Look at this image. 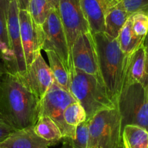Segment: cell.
<instances>
[{"instance_id":"6","label":"cell","mask_w":148,"mask_h":148,"mask_svg":"<svg viewBox=\"0 0 148 148\" xmlns=\"http://www.w3.org/2000/svg\"><path fill=\"white\" fill-rule=\"evenodd\" d=\"M76 101L70 92L53 81L45 95L40 100L39 117L45 115L51 118L59 126L63 136L62 139H72L75 135L76 127H71L65 123L64 112L69 104Z\"/></svg>"},{"instance_id":"28","label":"cell","mask_w":148,"mask_h":148,"mask_svg":"<svg viewBox=\"0 0 148 148\" xmlns=\"http://www.w3.org/2000/svg\"><path fill=\"white\" fill-rule=\"evenodd\" d=\"M12 0H0V15L7 20V15Z\"/></svg>"},{"instance_id":"34","label":"cell","mask_w":148,"mask_h":148,"mask_svg":"<svg viewBox=\"0 0 148 148\" xmlns=\"http://www.w3.org/2000/svg\"><path fill=\"white\" fill-rule=\"evenodd\" d=\"M61 148H72V147L69 146V145H66V144H62V147Z\"/></svg>"},{"instance_id":"14","label":"cell","mask_w":148,"mask_h":148,"mask_svg":"<svg viewBox=\"0 0 148 148\" xmlns=\"http://www.w3.org/2000/svg\"><path fill=\"white\" fill-rule=\"evenodd\" d=\"M50 145L39 137L33 126L16 130L0 142V148H49Z\"/></svg>"},{"instance_id":"17","label":"cell","mask_w":148,"mask_h":148,"mask_svg":"<svg viewBox=\"0 0 148 148\" xmlns=\"http://www.w3.org/2000/svg\"><path fill=\"white\" fill-rule=\"evenodd\" d=\"M35 133L49 144V145H57L62 142L63 138L59 126L48 116H40L33 126Z\"/></svg>"},{"instance_id":"26","label":"cell","mask_w":148,"mask_h":148,"mask_svg":"<svg viewBox=\"0 0 148 148\" xmlns=\"http://www.w3.org/2000/svg\"><path fill=\"white\" fill-rule=\"evenodd\" d=\"M115 5L121 7L131 15L137 12L148 15V0H120Z\"/></svg>"},{"instance_id":"24","label":"cell","mask_w":148,"mask_h":148,"mask_svg":"<svg viewBox=\"0 0 148 148\" xmlns=\"http://www.w3.org/2000/svg\"><path fill=\"white\" fill-rule=\"evenodd\" d=\"M89 139V120L78 125L72 139H62V144H66L72 148H88Z\"/></svg>"},{"instance_id":"27","label":"cell","mask_w":148,"mask_h":148,"mask_svg":"<svg viewBox=\"0 0 148 148\" xmlns=\"http://www.w3.org/2000/svg\"><path fill=\"white\" fill-rule=\"evenodd\" d=\"M17 129L11 124L7 118L0 111V142L5 139Z\"/></svg>"},{"instance_id":"31","label":"cell","mask_w":148,"mask_h":148,"mask_svg":"<svg viewBox=\"0 0 148 148\" xmlns=\"http://www.w3.org/2000/svg\"><path fill=\"white\" fill-rule=\"evenodd\" d=\"M6 72H7V70H6L4 64L1 62H0V78H1V75H2L4 73H5Z\"/></svg>"},{"instance_id":"36","label":"cell","mask_w":148,"mask_h":148,"mask_svg":"<svg viewBox=\"0 0 148 148\" xmlns=\"http://www.w3.org/2000/svg\"><path fill=\"white\" fill-rule=\"evenodd\" d=\"M0 62H1V60H0Z\"/></svg>"},{"instance_id":"10","label":"cell","mask_w":148,"mask_h":148,"mask_svg":"<svg viewBox=\"0 0 148 148\" xmlns=\"http://www.w3.org/2000/svg\"><path fill=\"white\" fill-rule=\"evenodd\" d=\"M20 36L27 68L40 55L43 41L41 26L35 23L27 10L19 12Z\"/></svg>"},{"instance_id":"18","label":"cell","mask_w":148,"mask_h":148,"mask_svg":"<svg viewBox=\"0 0 148 148\" xmlns=\"http://www.w3.org/2000/svg\"><path fill=\"white\" fill-rule=\"evenodd\" d=\"M124 148H148V131L137 125L128 124L121 131Z\"/></svg>"},{"instance_id":"19","label":"cell","mask_w":148,"mask_h":148,"mask_svg":"<svg viewBox=\"0 0 148 148\" xmlns=\"http://www.w3.org/2000/svg\"><path fill=\"white\" fill-rule=\"evenodd\" d=\"M131 15L118 5H114L108 10L105 19V33L117 39L121 28Z\"/></svg>"},{"instance_id":"32","label":"cell","mask_w":148,"mask_h":148,"mask_svg":"<svg viewBox=\"0 0 148 148\" xmlns=\"http://www.w3.org/2000/svg\"><path fill=\"white\" fill-rule=\"evenodd\" d=\"M51 3L52 4V5L54 7L55 9L57 10L58 7H59V0H49Z\"/></svg>"},{"instance_id":"30","label":"cell","mask_w":148,"mask_h":148,"mask_svg":"<svg viewBox=\"0 0 148 148\" xmlns=\"http://www.w3.org/2000/svg\"><path fill=\"white\" fill-rule=\"evenodd\" d=\"M20 10H27L30 0H17Z\"/></svg>"},{"instance_id":"23","label":"cell","mask_w":148,"mask_h":148,"mask_svg":"<svg viewBox=\"0 0 148 148\" xmlns=\"http://www.w3.org/2000/svg\"><path fill=\"white\" fill-rule=\"evenodd\" d=\"M64 119L68 126L75 128L87 120V115L83 107L76 101L66 107L64 112Z\"/></svg>"},{"instance_id":"13","label":"cell","mask_w":148,"mask_h":148,"mask_svg":"<svg viewBox=\"0 0 148 148\" xmlns=\"http://www.w3.org/2000/svg\"><path fill=\"white\" fill-rule=\"evenodd\" d=\"M84 16L92 35L105 31V19L110 4L106 0H79Z\"/></svg>"},{"instance_id":"12","label":"cell","mask_w":148,"mask_h":148,"mask_svg":"<svg viewBox=\"0 0 148 148\" xmlns=\"http://www.w3.org/2000/svg\"><path fill=\"white\" fill-rule=\"evenodd\" d=\"M19 12L17 0H12L7 15V26L10 46L15 58L17 73H22L26 71L27 65L20 36Z\"/></svg>"},{"instance_id":"3","label":"cell","mask_w":148,"mask_h":148,"mask_svg":"<svg viewBox=\"0 0 148 148\" xmlns=\"http://www.w3.org/2000/svg\"><path fill=\"white\" fill-rule=\"evenodd\" d=\"M69 78L70 93L85 109L87 120L101 110L117 107L102 79L75 68Z\"/></svg>"},{"instance_id":"22","label":"cell","mask_w":148,"mask_h":148,"mask_svg":"<svg viewBox=\"0 0 148 148\" xmlns=\"http://www.w3.org/2000/svg\"><path fill=\"white\" fill-rule=\"evenodd\" d=\"M54 9L49 0H30L27 11L35 23L42 26L51 12Z\"/></svg>"},{"instance_id":"1","label":"cell","mask_w":148,"mask_h":148,"mask_svg":"<svg viewBox=\"0 0 148 148\" xmlns=\"http://www.w3.org/2000/svg\"><path fill=\"white\" fill-rule=\"evenodd\" d=\"M40 99L17 73L0 78V111L17 130L33 126L39 117Z\"/></svg>"},{"instance_id":"4","label":"cell","mask_w":148,"mask_h":148,"mask_svg":"<svg viewBox=\"0 0 148 148\" xmlns=\"http://www.w3.org/2000/svg\"><path fill=\"white\" fill-rule=\"evenodd\" d=\"M117 107L121 119V131L128 124L148 131V85L134 83L123 85Z\"/></svg>"},{"instance_id":"5","label":"cell","mask_w":148,"mask_h":148,"mask_svg":"<svg viewBox=\"0 0 148 148\" xmlns=\"http://www.w3.org/2000/svg\"><path fill=\"white\" fill-rule=\"evenodd\" d=\"M121 145V119L118 107L101 110L89 119L88 148H119Z\"/></svg>"},{"instance_id":"15","label":"cell","mask_w":148,"mask_h":148,"mask_svg":"<svg viewBox=\"0 0 148 148\" xmlns=\"http://www.w3.org/2000/svg\"><path fill=\"white\" fill-rule=\"evenodd\" d=\"M134 83L148 85V75L145 71V53L143 43L133 53L129 55L127 60L123 85Z\"/></svg>"},{"instance_id":"25","label":"cell","mask_w":148,"mask_h":148,"mask_svg":"<svg viewBox=\"0 0 148 148\" xmlns=\"http://www.w3.org/2000/svg\"><path fill=\"white\" fill-rule=\"evenodd\" d=\"M132 26L135 35L145 39L148 32V15L143 12H137L131 15Z\"/></svg>"},{"instance_id":"29","label":"cell","mask_w":148,"mask_h":148,"mask_svg":"<svg viewBox=\"0 0 148 148\" xmlns=\"http://www.w3.org/2000/svg\"><path fill=\"white\" fill-rule=\"evenodd\" d=\"M143 46L145 53V71L146 73L148 75V32L143 41Z\"/></svg>"},{"instance_id":"20","label":"cell","mask_w":148,"mask_h":148,"mask_svg":"<svg viewBox=\"0 0 148 148\" xmlns=\"http://www.w3.org/2000/svg\"><path fill=\"white\" fill-rule=\"evenodd\" d=\"M49 67L54 78V81L62 89L70 92L69 73L64 65L60 58L53 51H46Z\"/></svg>"},{"instance_id":"9","label":"cell","mask_w":148,"mask_h":148,"mask_svg":"<svg viewBox=\"0 0 148 148\" xmlns=\"http://www.w3.org/2000/svg\"><path fill=\"white\" fill-rule=\"evenodd\" d=\"M71 57L74 68L103 80L95 42L90 32L82 33L77 37L72 46Z\"/></svg>"},{"instance_id":"11","label":"cell","mask_w":148,"mask_h":148,"mask_svg":"<svg viewBox=\"0 0 148 148\" xmlns=\"http://www.w3.org/2000/svg\"><path fill=\"white\" fill-rule=\"evenodd\" d=\"M21 81L39 99H41L54 81V78L41 54L27 68L26 71L17 73Z\"/></svg>"},{"instance_id":"2","label":"cell","mask_w":148,"mask_h":148,"mask_svg":"<svg viewBox=\"0 0 148 148\" xmlns=\"http://www.w3.org/2000/svg\"><path fill=\"white\" fill-rule=\"evenodd\" d=\"M100 72L111 98L117 104L124 83L129 55L121 49L118 39L105 32L93 35Z\"/></svg>"},{"instance_id":"16","label":"cell","mask_w":148,"mask_h":148,"mask_svg":"<svg viewBox=\"0 0 148 148\" xmlns=\"http://www.w3.org/2000/svg\"><path fill=\"white\" fill-rule=\"evenodd\" d=\"M0 60L4 64L7 72L17 73L15 58L10 46L7 20L0 15Z\"/></svg>"},{"instance_id":"35","label":"cell","mask_w":148,"mask_h":148,"mask_svg":"<svg viewBox=\"0 0 148 148\" xmlns=\"http://www.w3.org/2000/svg\"><path fill=\"white\" fill-rule=\"evenodd\" d=\"M119 148H124V147H123V145H121V146H120Z\"/></svg>"},{"instance_id":"7","label":"cell","mask_w":148,"mask_h":148,"mask_svg":"<svg viewBox=\"0 0 148 148\" xmlns=\"http://www.w3.org/2000/svg\"><path fill=\"white\" fill-rule=\"evenodd\" d=\"M57 10L66 35L72 70L74 67L71 54L73 44L79 35L90 32L89 26L82 12L79 0H59Z\"/></svg>"},{"instance_id":"8","label":"cell","mask_w":148,"mask_h":148,"mask_svg":"<svg viewBox=\"0 0 148 148\" xmlns=\"http://www.w3.org/2000/svg\"><path fill=\"white\" fill-rule=\"evenodd\" d=\"M41 27L43 33L42 49L45 52H54L60 58L69 73L72 67L70 64L69 48L66 35L57 10L54 9L51 12Z\"/></svg>"},{"instance_id":"21","label":"cell","mask_w":148,"mask_h":148,"mask_svg":"<svg viewBox=\"0 0 148 148\" xmlns=\"http://www.w3.org/2000/svg\"><path fill=\"white\" fill-rule=\"evenodd\" d=\"M130 17L123 26L117 38L120 48L127 55H130L133 53L144 41V39L138 37L133 31Z\"/></svg>"},{"instance_id":"33","label":"cell","mask_w":148,"mask_h":148,"mask_svg":"<svg viewBox=\"0 0 148 148\" xmlns=\"http://www.w3.org/2000/svg\"><path fill=\"white\" fill-rule=\"evenodd\" d=\"M106 1L107 2L110 4V7H112V6L115 5L116 4H117V3H118L120 0H106Z\"/></svg>"}]
</instances>
